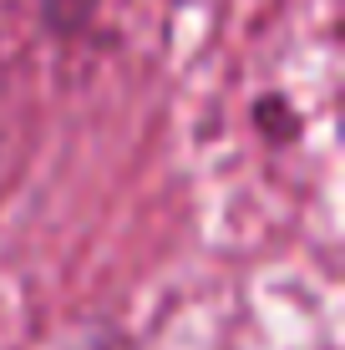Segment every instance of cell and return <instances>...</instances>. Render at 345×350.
Masks as SVG:
<instances>
[{
  "label": "cell",
  "mask_w": 345,
  "mask_h": 350,
  "mask_svg": "<svg viewBox=\"0 0 345 350\" xmlns=\"http://www.w3.org/2000/svg\"><path fill=\"white\" fill-rule=\"evenodd\" d=\"M97 5L102 0H36V10H41L56 31H81L92 16H97Z\"/></svg>",
  "instance_id": "cell-1"
}]
</instances>
